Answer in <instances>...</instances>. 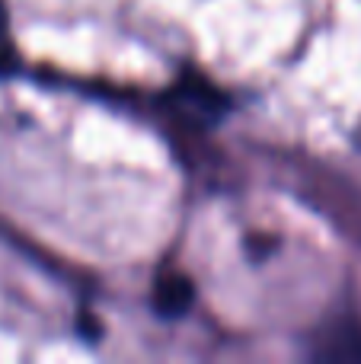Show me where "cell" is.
I'll use <instances>...</instances> for the list:
<instances>
[{
    "label": "cell",
    "instance_id": "cell-2",
    "mask_svg": "<svg viewBox=\"0 0 361 364\" xmlns=\"http://www.w3.org/2000/svg\"><path fill=\"white\" fill-rule=\"evenodd\" d=\"M317 358L323 361H361V333L358 329H336L320 348Z\"/></svg>",
    "mask_w": 361,
    "mask_h": 364
},
{
    "label": "cell",
    "instance_id": "cell-1",
    "mask_svg": "<svg viewBox=\"0 0 361 364\" xmlns=\"http://www.w3.org/2000/svg\"><path fill=\"white\" fill-rule=\"evenodd\" d=\"M189 304H192V282L185 275L173 272V275H163L157 282V310L163 316L185 314Z\"/></svg>",
    "mask_w": 361,
    "mask_h": 364
}]
</instances>
